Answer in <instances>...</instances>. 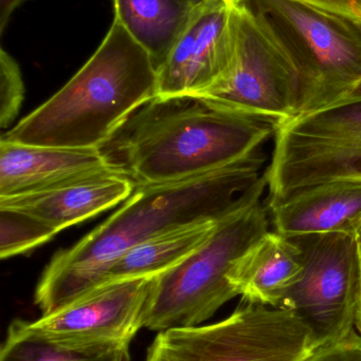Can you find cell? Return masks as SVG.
<instances>
[{
  "label": "cell",
  "mask_w": 361,
  "mask_h": 361,
  "mask_svg": "<svg viewBox=\"0 0 361 361\" xmlns=\"http://www.w3.org/2000/svg\"><path fill=\"white\" fill-rule=\"evenodd\" d=\"M273 140L265 169L268 202L320 183L361 180V88L334 105L284 121Z\"/></svg>",
  "instance_id": "7"
},
{
  "label": "cell",
  "mask_w": 361,
  "mask_h": 361,
  "mask_svg": "<svg viewBox=\"0 0 361 361\" xmlns=\"http://www.w3.org/2000/svg\"><path fill=\"white\" fill-rule=\"evenodd\" d=\"M192 97L228 111L282 123L300 114V78L275 38L235 0V54L228 76Z\"/></svg>",
  "instance_id": "8"
},
{
  "label": "cell",
  "mask_w": 361,
  "mask_h": 361,
  "mask_svg": "<svg viewBox=\"0 0 361 361\" xmlns=\"http://www.w3.org/2000/svg\"><path fill=\"white\" fill-rule=\"evenodd\" d=\"M118 169L97 148L23 145L0 139V197L47 190Z\"/></svg>",
  "instance_id": "12"
},
{
  "label": "cell",
  "mask_w": 361,
  "mask_h": 361,
  "mask_svg": "<svg viewBox=\"0 0 361 361\" xmlns=\"http://www.w3.org/2000/svg\"><path fill=\"white\" fill-rule=\"evenodd\" d=\"M208 0H114V19L146 49L157 71Z\"/></svg>",
  "instance_id": "16"
},
{
  "label": "cell",
  "mask_w": 361,
  "mask_h": 361,
  "mask_svg": "<svg viewBox=\"0 0 361 361\" xmlns=\"http://www.w3.org/2000/svg\"><path fill=\"white\" fill-rule=\"evenodd\" d=\"M263 173L216 223L207 241L184 261L153 278L142 326L155 332L201 326L239 296L231 276L244 252L269 231Z\"/></svg>",
  "instance_id": "4"
},
{
  "label": "cell",
  "mask_w": 361,
  "mask_h": 361,
  "mask_svg": "<svg viewBox=\"0 0 361 361\" xmlns=\"http://www.w3.org/2000/svg\"><path fill=\"white\" fill-rule=\"evenodd\" d=\"M153 278L117 280L97 286L59 311L33 322L18 320L25 330L69 343L131 341L142 326Z\"/></svg>",
  "instance_id": "10"
},
{
  "label": "cell",
  "mask_w": 361,
  "mask_h": 361,
  "mask_svg": "<svg viewBox=\"0 0 361 361\" xmlns=\"http://www.w3.org/2000/svg\"><path fill=\"white\" fill-rule=\"evenodd\" d=\"M307 361H361V335L349 336L320 347Z\"/></svg>",
  "instance_id": "21"
},
{
  "label": "cell",
  "mask_w": 361,
  "mask_h": 361,
  "mask_svg": "<svg viewBox=\"0 0 361 361\" xmlns=\"http://www.w3.org/2000/svg\"><path fill=\"white\" fill-rule=\"evenodd\" d=\"M303 269L299 246L290 238L269 231L239 259L231 280L243 300L280 307Z\"/></svg>",
  "instance_id": "15"
},
{
  "label": "cell",
  "mask_w": 361,
  "mask_h": 361,
  "mask_svg": "<svg viewBox=\"0 0 361 361\" xmlns=\"http://www.w3.org/2000/svg\"><path fill=\"white\" fill-rule=\"evenodd\" d=\"M355 238L356 258H357L358 275H360V298H358L357 320H356V329L361 335V222L354 233Z\"/></svg>",
  "instance_id": "24"
},
{
  "label": "cell",
  "mask_w": 361,
  "mask_h": 361,
  "mask_svg": "<svg viewBox=\"0 0 361 361\" xmlns=\"http://www.w3.org/2000/svg\"><path fill=\"white\" fill-rule=\"evenodd\" d=\"M135 188L124 171L110 169L47 190L0 197V208L35 216L59 233L126 201Z\"/></svg>",
  "instance_id": "13"
},
{
  "label": "cell",
  "mask_w": 361,
  "mask_h": 361,
  "mask_svg": "<svg viewBox=\"0 0 361 361\" xmlns=\"http://www.w3.org/2000/svg\"><path fill=\"white\" fill-rule=\"evenodd\" d=\"M220 219L193 223L134 246L112 263L103 284L131 278L154 277L176 267L207 241Z\"/></svg>",
  "instance_id": "17"
},
{
  "label": "cell",
  "mask_w": 361,
  "mask_h": 361,
  "mask_svg": "<svg viewBox=\"0 0 361 361\" xmlns=\"http://www.w3.org/2000/svg\"><path fill=\"white\" fill-rule=\"evenodd\" d=\"M235 54V0H208L159 68L157 97L199 95L228 76Z\"/></svg>",
  "instance_id": "11"
},
{
  "label": "cell",
  "mask_w": 361,
  "mask_h": 361,
  "mask_svg": "<svg viewBox=\"0 0 361 361\" xmlns=\"http://www.w3.org/2000/svg\"><path fill=\"white\" fill-rule=\"evenodd\" d=\"M273 231L286 238L355 233L361 222V180L320 183L268 202Z\"/></svg>",
  "instance_id": "14"
},
{
  "label": "cell",
  "mask_w": 361,
  "mask_h": 361,
  "mask_svg": "<svg viewBox=\"0 0 361 361\" xmlns=\"http://www.w3.org/2000/svg\"><path fill=\"white\" fill-rule=\"evenodd\" d=\"M304 269L280 307L296 314L313 332L318 349L341 341L356 328L360 275L354 233H309L290 238Z\"/></svg>",
  "instance_id": "9"
},
{
  "label": "cell",
  "mask_w": 361,
  "mask_h": 361,
  "mask_svg": "<svg viewBox=\"0 0 361 361\" xmlns=\"http://www.w3.org/2000/svg\"><path fill=\"white\" fill-rule=\"evenodd\" d=\"M317 349L296 314L243 300L222 322L158 332L144 361H307Z\"/></svg>",
  "instance_id": "6"
},
{
  "label": "cell",
  "mask_w": 361,
  "mask_h": 361,
  "mask_svg": "<svg viewBox=\"0 0 361 361\" xmlns=\"http://www.w3.org/2000/svg\"><path fill=\"white\" fill-rule=\"evenodd\" d=\"M316 8L361 21V0H300Z\"/></svg>",
  "instance_id": "22"
},
{
  "label": "cell",
  "mask_w": 361,
  "mask_h": 361,
  "mask_svg": "<svg viewBox=\"0 0 361 361\" xmlns=\"http://www.w3.org/2000/svg\"><path fill=\"white\" fill-rule=\"evenodd\" d=\"M23 1L25 0H0V31H4L13 12Z\"/></svg>",
  "instance_id": "23"
},
{
  "label": "cell",
  "mask_w": 361,
  "mask_h": 361,
  "mask_svg": "<svg viewBox=\"0 0 361 361\" xmlns=\"http://www.w3.org/2000/svg\"><path fill=\"white\" fill-rule=\"evenodd\" d=\"M263 147L215 171L188 179L137 185L122 206L70 248L59 250L36 286L42 315L102 286L114 261L161 233L222 218L264 173Z\"/></svg>",
  "instance_id": "1"
},
{
  "label": "cell",
  "mask_w": 361,
  "mask_h": 361,
  "mask_svg": "<svg viewBox=\"0 0 361 361\" xmlns=\"http://www.w3.org/2000/svg\"><path fill=\"white\" fill-rule=\"evenodd\" d=\"M154 61L114 20L95 54L48 101L0 139L23 145L102 149L157 97Z\"/></svg>",
  "instance_id": "3"
},
{
  "label": "cell",
  "mask_w": 361,
  "mask_h": 361,
  "mask_svg": "<svg viewBox=\"0 0 361 361\" xmlns=\"http://www.w3.org/2000/svg\"><path fill=\"white\" fill-rule=\"evenodd\" d=\"M59 231L44 221L0 208V257L12 258L52 240Z\"/></svg>",
  "instance_id": "19"
},
{
  "label": "cell",
  "mask_w": 361,
  "mask_h": 361,
  "mask_svg": "<svg viewBox=\"0 0 361 361\" xmlns=\"http://www.w3.org/2000/svg\"><path fill=\"white\" fill-rule=\"evenodd\" d=\"M296 67L300 114L324 109L361 88V21L300 0H237Z\"/></svg>",
  "instance_id": "5"
},
{
  "label": "cell",
  "mask_w": 361,
  "mask_h": 361,
  "mask_svg": "<svg viewBox=\"0 0 361 361\" xmlns=\"http://www.w3.org/2000/svg\"><path fill=\"white\" fill-rule=\"evenodd\" d=\"M280 124L192 95L155 97L102 150L136 186L160 184L203 175L247 156L275 137Z\"/></svg>",
  "instance_id": "2"
},
{
  "label": "cell",
  "mask_w": 361,
  "mask_h": 361,
  "mask_svg": "<svg viewBox=\"0 0 361 361\" xmlns=\"http://www.w3.org/2000/svg\"><path fill=\"white\" fill-rule=\"evenodd\" d=\"M25 99V84L17 61L0 50V126L8 128L16 120Z\"/></svg>",
  "instance_id": "20"
},
{
  "label": "cell",
  "mask_w": 361,
  "mask_h": 361,
  "mask_svg": "<svg viewBox=\"0 0 361 361\" xmlns=\"http://www.w3.org/2000/svg\"><path fill=\"white\" fill-rule=\"evenodd\" d=\"M131 341L69 343L28 332L15 320L0 350V361H131Z\"/></svg>",
  "instance_id": "18"
}]
</instances>
